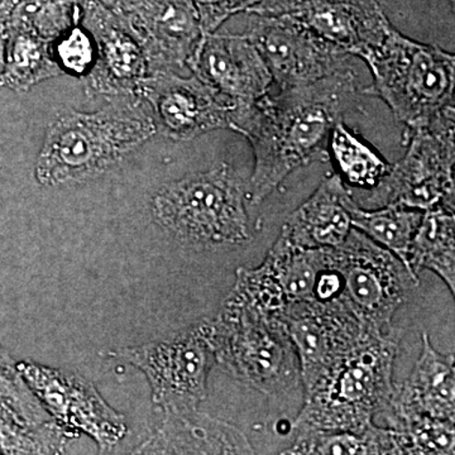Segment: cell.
Listing matches in <instances>:
<instances>
[{"label": "cell", "mask_w": 455, "mask_h": 455, "mask_svg": "<svg viewBox=\"0 0 455 455\" xmlns=\"http://www.w3.org/2000/svg\"><path fill=\"white\" fill-rule=\"evenodd\" d=\"M119 357L146 374L156 405L164 412L199 410L215 361L211 323L203 322L173 339L123 349Z\"/></svg>", "instance_id": "9"}, {"label": "cell", "mask_w": 455, "mask_h": 455, "mask_svg": "<svg viewBox=\"0 0 455 455\" xmlns=\"http://www.w3.org/2000/svg\"><path fill=\"white\" fill-rule=\"evenodd\" d=\"M145 453L253 454L250 440L226 421L199 410L164 412V423L140 448Z\"/></svg>", "instance_id": "20"}, {"label": "cell", "mask_w": 455, "mask_h": 455, "mask_svg": "<svg viewBox=\"0 0 455 455\" xmlns=\"http://www.w3.org/2000/svg\"><path fill=\"white\" fill-rule=\"evenodd\" d=\"M453 420L416 416L392 427L398 454H453Z\"/></svg>", "instance_id": "28"}, {"label": "cell", "mask_w": 455, "mask_h": 455, "mask_svg": "<svg viewBox=\"0 0 455 455\" xmlns=\"http://www.w3.org/2000/svg\"><path fill=\"white\" fill-rule=\"evenodd\" d=\"M400 333H370L322 381L305 392L292 429L362 433L387 406Z\"/></svg>", "instance_id": "3"}, {"label": "cell", "mask_w": 455, "mask_h": 455, "mask_svg": "<svg viewBox=\"0 0 455 455\" xmlns=\"http://www.w3.org/2000/svg\"><path fill=\"white\" fill-rule=\"evenodd\" d=\"M348 212L353 228L374 243L390 251L407 266L410 247L423 220V211L400 204H387L374 211H364L350 196Z\"/></svg>", "instance_id": "24"}, {"label": "cell", "mask_w": 455, "mask_h": 455, "mask_svg": "<svg viewBox=\"0 0 455 455\" xmlns=\"http://www.w3.org/2000/svg\"><path fill=\"white\" fill-rule=\"evenodd\" d=\"M52 52L62 74L80 79L90 73L97 59L95 42L80 20L53 42Z\"/></svg>", "instance_id": "30"}, {"label": "cell", "mask_w": 455, "mask_h": 455, "mask_svg": "<svg viewBox=\"0 0 455 455\" xmlns=\"http://www.w3.org/2000/svg\"><path fill=\"white\" fill-rule=\"evenodd\" d=\"M17 368L44 410L65 430L76 435L85 433L100 449L113 448L124 438V418L108 406L92 383L32 362H20Z\"/></svg>", "instance_id": "15"}, {"label": "cell", "mask_w": 455, "mask_h": 455, "mask_svg": "<svg viewBox=\"0 0 455 455\" xmlns=\"http://www.w3.org/2000/svg\"><path fill=\"white\" fill-rule=\"evenodd\" d=\"M283 322L298 357L304 392L322 381L368 334L377 333L338 300L296 305Z\"/></svg>", "instance_id": "12"}, {"label": "cell", "mask_w": 455, "mask_h": 455, "mask_svg": "<svg viewBox=\"0 0 455 455\" xmlns=\"http://www.w3.org/2000/svg\"><path fill=\"white\" fill-rule=\"evenodd\" d=\"M329 259L340 277L337 300L377 333L396 331L392 319L419 286V276L355 228L343 243L329 248Z\"/></svg>", "instance_id": "7"}, {"label": "cell", "mask_w": 455, "mask_h": 455, "mask_svg": "<svg viewBox=\"0 0 455 455\" xmlns=\"http://www.w3.org/2000/svg\"><path fill=\"white\" fill-rule=\"evenodd\" d=\"M140 97L154 118L157 133L190 140L206 132L229 128L235 106L196 74L154 71L143 80Z\"/></svg>", "instance_id": "14"}, {"label": "cell", "mask_w": 455, "mask_h": 455, "mask_svg": "<svg viewBox=\"0 0 455 455\" xmlns=\"http://www.w3.org/2000/svg\"><path fill=\"white\" fill-rule=\"evenodd\" d=\"M80 23L92 35L97 59L84 77V88L90 98L110 99L139 95L143 80L148 76L145 50L121 20L100 0H77Z\"/></svg>", "instance_id": "17"}, {"label": "cell", "mask_w": 455, "mask_h": 455, "mask_svg": "<svg viewBox=\"0 0 455 455\" xmlns=\"http://www.w3.org/2000/svg\"><path fill=\"white\" fill-rule=\"evenodd\" d=\"M73 436L77 438L57 423L29 429L0 419V454L61 453Z\"/></svg>", "instance_id": "29"}, {"label": "cell", "mask_w": 455, "mask_h": 455, "mask_svg": "<svg viewBox=\"0 0 455 455\" xmlns=\"http://www.w3.org/2000/svg\"><path fill=\"white\" fill-rule=\"evenodd\" d=\"M46 412L13 359L0 347V419L29 429H41L51 423Z\"/></svg>", "instance_id": "27"}, {"label": "cell", "mask_w": 455, "mask_h": 455, "mask_svg": "<svg viewBox=\"0 0 455 455\" xmlns=\"http://www.w3.org/2000/svg\"><path fill=\"white\" fill-rule=\"evenodd\" d=\"M188 68L232 101L235 112L266 97L274 83L265 60L245 35H204Z\"/></svg>", "instance_id": "18"}, {"label": "cell", "mask_w": 455, "mask_h": 455, "mask_svg": "<svg viewBox=\"0 0 455 455\" xmlns=\"http://www.w3.org/2000/svg\"><path fill=\"white\" fill-rule=\"evenodd\" d=\"M248 13L290 18L361 59L394 27L377 0H259Z\"/></svg>", "instance_id": "16"}, {"label": "cell", "mask_w": 455, "mask_h": 455, "mask_svg": "<svg viewBox=\"0 0 455 455\" xmlns=\"http://www.w3.org/2000/svg\"><path fill=\"white\" fill-rule=\"evenodd\" d=\"M12 0H0V76L4 68L5 38H7V20Z\"/></svg>", "instance_id": "32"}, {"label": "cell", "mask_w": 455, "mask_h": 455, "mask_svg": "<svg viewBox=\"0 0 455 455\" xmlns=\"http://www.w3.org/2000/svg\"><path fill=\"white\" fill-rule=\"evenodd\" d=\"M296 436L291 447L281 454H398L395 431L373 425L362 433L292 429Z\"/></svg>", "instance_id": "25"}, {"label": "cell", "mask_w": 455, "mask_h": 455, "mask_svg": "<svg viewBox=\"0 0 455 455\" xmlns=\"http://www.w3.org/2000/svg\"><path fill=\"white\" fill-rule=\"evenodd\" d=\"M100 2L140 42L151 73L188 68L204 36L193 0Z\"/></svg>", "instance_id": "13"}, {"label": "cell", "mask_w": 455, "mask_h": 455, "mask_svg": "<svg viewBox=\"0 0 455 455\" xmlns=\"http://www.w3.org/2000/svg\"><path fill=\"white\" fill-rule=\"evenodd\" d=\"M61 74V68L53 57L52 42L36 31L22 0H12L0 86L27 92L33 86Z\"/></svg>", "instance_id": "22"}, {"label": "cell", "mask_w": 455, "mask_h": 455, "mask_svg": "<svg viewBox=\"0 0 455 455\" xmlns=\"http://www.w3.org/2000/svg\"><path fill=\"white\" fill-rule=\"evenodd\" d=\"M281 90L352 73V55L286 17L250 13L247 31Z\"/></svg>", "instance_id": "11"}, {"label": "cell", "mask_w": 455, "mask_h": 455, "mask_svg": "<svg viewBox=\"0 0 455 455\" xmlns=\"http://www.w3.org/2000/svg\"><path fill=\"white\" fill-rule=\"evenodd\" d=\"M382 412L388 419V427L416 416L455 421L454 355L439 353L424 333L414 370L405 382L395 385Z\"/></svg>", "instance_id": "19"}, {"label": "cell", "mask_w": 455, "mask_h": 455, "mask_svg": "<svg viewBox=\"0 0 455 455\" xmlns=\"http://www.w3.org/2000/svg\"><path fill=\"white\" fill-rule=\"evenodd\" d=\"M203 35L214 33L236 13L250 12L259 0H193Z\"/></svg>", "instance_id": "31"}, {"label": "cell", "mask_w": 455, "mask_h": 455, "mask_svg": "<svg viewBox=\"0 0 455 455\" xmlns=\"http://www.w3.org/2000/svg\"><path fill=\"white\" fill-rule=\"evenodd\" d=\"M451 8L454 9V0H451Z\"/></svg>", "instance_id": "33"}, {"label": "cell", "mask_w": 455, "mask_h": 455, "mask_svg": "<svg viewBox=\"0 0 455 455\" xmlns=\"http://www.w3.org/2000/svg\"><path fill=\"white\" fill-rule=\"evenodd\" d=\"M355 92L352 71L267 94L236 110L229 128L250 140L254 154L251 203H262L292 171L328 157L331 132Z\"/></svg>", "instance_id": "1"}, {"label": "cell", "mask_w": 455, "mask_h": 455, "mask_svg": "<svg viewBox=\"0 0 455 455\" xmlns=\"http://www.w3.org/2000/svg\"><path fill=\"white\" fill-rule=\"evenodd\" d=\"M329 151L339 167L341 178L355 187L373 188L390 169L371 147L347 128L343 119L331 132Z\"/></svg>", "instance_id": "26"}, {"label": "cell", "mask_w": 455, "mask_h": 455, "mask_svg": "<svg viewBox=\"0 0 455 455\" xmlns=\"http://www.w3.org/2000/svg\"><path fill=\"white\" fill-rule=\"evenodd\" d=\"M108 101L97 112L62 110L50 123L35 169L42 187L92 181L157 133L149 108L139 95Z\"/></svg>", "instance_id": "2"}, {"label": "cell", "mask_w": 455, "mask_h": 455, "mask_svg": "<svg viewBox=\"0 0 455 455\" xmlns=\"http://www.w3.org/2000/svg\"><path fill=\"white\" fill-rule=\"evenodd\" d=\"M403 143L409 146L405 157L388 169L368 202L423 212L454 209V109L425 127L405 130Z\"/></svg>", "instance_id": "8"}, {"label": "cell", "mask_w": 455, "mask_h": 455, "mask_svg": "<svg viewBox=\"0 0 455 455\" xmlns=\"http://www.w3.org/2000/svg\"><path fill=\"white\" fill-rule=\"evenodd\" d=\"M247 193L232 166L220 164L164 185L152 200V212L161 227L188 243L243 244L251 239Z\"/></svg>", "instance_id": "5"}, {"label": "cell", "mask_w": 455, "mask_h": 455, "mask_svg": "<svg viewBox=\"0 0 455 455\" xmlns=\"http://www.w3.org/2000/svg\"><path fill=\"white\" fill-rule=\"evenodd\" d=\"M455 218L447 206L425 211L410 247L407 266L419 276L423 269L438 275L455 292Z\"/></svg>", "instance_id": "23"}, {"label": "cell", "mask_w": 455, "mask_h": 455, "mask_svg": "<svg viewBox=\"0 0 455 455\" xmlns=\"http://www.w3.org/2000/svg\"><path fill=\"white\" fill-rule=\"evenodd\" d=\"M372 73L364 94L382 99L406 130L425 127L454 109L455 57L390 29L363 57Z\"/></svg>", "instance_id": "4"}, {"label": "cell", "mask_w": 455, "mask_h": 455, "mask_svg": "<svg viewBox=\"0 0 455 455\" xmlns=\"http://www.w3.org/2000/svg\"><path fill=\"white\" fill-rule=\"evenodd\" d=\"M350 194L338 173L329 176L284 221L281 235L305 248H335L348 236Z\"/></svg>", "instance_id": "21"}, {"label": "cell", "mask_w": 455, "mask_h": 455, "mask_svg": "<svg viewBox=\"0 0 455 455\" xmlns=\"http://www.w3.org/2000/svg\"><path fill=\"white\" fill-rule=\"evenodd\" d=\"M209 323L215 361L230 376L266 395L287 391L300 379L283 320L226 302Z\"/></svg>", "instance_id": "6"}, {"label": "cell", "mask_w": 455, "mask_h": 455, "mask_svg": "<svg viewBox=\"0 0 455 455\" xmlns=\"http://www.w3.org/2000/svg\"><path fill=\"white\" fill-rule=\"evenodd\" d=\"M328 266L329 248L300 247L280 235L259 267L236 271L226 302L283 320L296 305L316 301L317 280Z\"/></svg>", "instance_id": "10"}]
</instances>
